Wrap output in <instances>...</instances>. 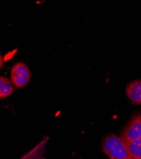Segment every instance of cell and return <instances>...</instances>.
Returning a JSON list of instances; mask_svg holds the SVG:
<instances>
[{"mask_svg":"<svg viewBox=\"0 0 141 159\" xmlns=\"http://www.w3.org/2000/svg\"><path fill=\"white\" fill-rule=\"evenodd\" d=\"M102 147L104 153L111 159H132L122 138L114 134L106 137Z\"/></svg>","mask_w":141,"mask_h":159,"instance_id":"cell-1","label":"cell"},{"mask_svg":"<svg viewBox=\"0 0 141 159\" xmlns=\"http://www.w3.org/2000/svg\"><path fill=\"white\" fill-rule=\"evenodd\" d=\"M31 79V72L28 66L22 62H18L12 66L10 70V80L13 85L18 89L26 86Z\"/></svg>","mask_w":141,"mask_h":159,"instance_id":"cell-2","label":"cell"},{"mask_svg":"<svg viewBox=\"0 0 141 159\" xmlns=\"http://www.w3.org/2000/svg\"><path fill=\"white\" fill-rule=\"evenodd\" d=\"M121 138L126 141L141 138V115H135L133 116Z\"/></svg>","mask_w":141,"mask_h":159,"instance_id":"cell-3","label":"cell"},{"mask_svg":"<svg viewBox=\"0 0 141 159\" xmlns=\"http://www.w3.org/2000/svg\"><path fill=\"white\" fill-rule=\"evenodd\" d=\"M126 95L133 102L141 104V80H135L127 86Z\"/></svg>","mask_w":141,"mask_h":159,"instance_id":"cell-4","label":"cell"},{"mask_svg":"<svg viewBox=\"0 0 141 159\" xmlns=\"http://www.w3.org/2000/svg\"><path fill=\"white\" fill-rule=\"evenodd\" d=\"M132 159H141V138L132 140L123 141Z\"/></svg>","mask_w":141,"mask_h":159,"instance_id":"cell-5","label":"cell"},{"mask_svg":"<svg viewBox=\"0 0 141 159\" xmlns=\"http://www.w3.org/2000/svg\"><path fill=\"white\" fill-rule=\"evenodd\" d=\"M14 88L11 82L7 77L0 76V99H4L10 96Z\"/></svg>","mask_w":141,"mask_h":159,"instance_id":"cell-6","label":"cell"},{"mask_svg":"<svg viewBox=\"0 0 141 159\" xmlns=\"http://www.w3.org/2000/svg\"><path fill=\"white\" fill-rule=\"evenodd\" d=\"M4 64V61H3V58L2 57V56L0 54V71L2 70L3 66Z\"/></svg>","mask_w":141,"mask_h":159,"instance_id":"cell-7","label":"cell"},{"mask_svg":"<svg viewBox=\"0 0 141 159\" xmlns=\"http://www.w3.org/2000/svg\"><path fill=\"white\" fill-rule=\"evenodd\" d=\"M110 159H111V158H110Z\"/></svg>","mask_w":141,"mask_h":159,"instance_id":"cell-8","label":"cell"}]
</instances>
